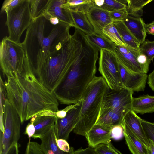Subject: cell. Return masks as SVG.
Instances as JSON below:
<instances>
[{
  "mask_svg": "<svg viewBox=\"0 0 154 154\" xmlns=\"http://www.w3.org/2000/svg\"><path fill=\"white\" fill-rule=\"evenodd\" d=\"M5 85L7 99L17 111L21 124L42 112L59 110L57 99L35 76L27 56L23 72L8 77Z\"/></svg>",
  "mask_w": 154,
  "mask_h": 154,
  "instance_id": "6da1fadb",
  "label": "cell"
},
{
  "mask_svg": "<svg viewBox=\"0 0 154 154\" xmlns=\"http://www.w3.org/2000/svg\"><path fill=\"white\" fill-rule=\"evenodd\" d=\"M99 51L86 35L80 52L53 92L59 103L69 105L81 100L87 87L96 76Z\"/></svg>",
  "mask_w": 154,
  "mask_h": 154,
  "instance_id": "7a4b0ae2",
  "label": "cell"
},
{
  "mask_svg": "<svg viewBox=\"0 0 154 154\" xmlns=\"http://www.w3.org/2000/svg\"><path fill=\"white\" fill-rule=\"evenodd\" d=\"M86 34L75 28L73 35L60 43L41 63L33 67L34 74L53 93L60 83L82 49Z\"/></svg>",
  "mask_w": 154,
  "mask_h": 154,
  "instance_id": "3957f363",
  "label": "cell"
},
{
  "mask_svg": "<svg viewBox=\"0 0 154 154\" xmlns=\"http://www.w3.org/2000/svg\"><path fill=\"white\" fill-rule=\"evenodd\" d=\"M47 19L43 16L32 21L22 43L33 67L42 63L57 45L69 38L71 26L60 22L45 35Z\"/></svg>",
  "mask_w": 154,
  "mask_h": 154,
  "instance_id": "277c9868",
  "label": "cell"
},
{
  "mask_svg": "<svg viewBox=\"0 0 154 154\" xmlns=\"http://www.w3.org/2000/svg\"><path fill=\"white\" fill-rule=\"evenodd\" d=\"M109 88L102 76H95L87 87L81 99L78 122L73 130L85 136L95 124L104 97Z\"/></svg>",
  "mask_w": 154,
  "mask_h": 154,
  "instance_id": "5b68a950",
  "label": "cell"
},
{
  "mask_svg": "<svg viewBox=\"0 0 154 154\" xmlns=\"http://www.w3.org/2000/svg\"><path fill=\"white\" fill-rule=\"evenodd\" d=\"M134 92L123 87L110 89L105 94L95 123L111 127L121 124L126 114L132 110Z\"/></svg>",
  "mask_w": 154,
  "mask_h": 154,
  "instance_id": "8992f818",
  "label": "cell"
},
{
  "mask_svg": "<svg viewBox=\"0 0 154 154\" xmlns=\"http://www.w3.org/2000/svg\"><path fill=\"white\" fill-rule=\"evenodd\" d=\"M25 52L22 43L4 37L0 45V63L3 74L7 78L20 74L24 70Z\"/></svg>",
  "mask_w": 154,
  "mask_h": 154,
  "instance_id": "52a82bcc",
  "label": "cell"
},
{
  "mask_svg": "<svg viewBox=\"0 0 154 154\" xmlns=\"http://www.w3.org/2000/svg\"><path fill=\"white\" fill-rule=\"evenodd\" d=\"M3 124L0 127V154L17 143L20 137V119L17 111L6 99L3 105Z\"/></svg>",
  "mask_w": 154,
  "mask_h": 154,
  "instance_id": "ba28073f",
  "label": "cell"
},
{
  "mask_svg": "<svg viewBox=\"0 0 154 154\" xmlns=\"http://www.w3.org/2000/svg\"><path fill=\"white\" fill-rule=\"evenodd\" d=\"M6 20L5 24L8 33V38L20 43L21 36L32 22L31 16L29 0H23L13 8L5 12Z\"/></svg>",
  "mask_w": 154,
  "mask_h": 154,
  "instance_id": "9c48e42d",
  "label": "cell"
},
{
  "mask_svg": "<svg viewBox=\"0 0 154 154\" xmlns=\"http://www.w3.org/2000/svg\"><path fill=\"white\" fill-rule=\"evenodd\" d=\"M98 70L110 89L124 87L121 80L119 62L114 52L105 50L100 51Z\"/></svg>",
  "mask_w": 154,
  "mask_h": 154,
  "instance_id": "30bf717a",
  "label": "cell"
},
{
  "mask_svg": "<svg viewBox=\"0 0 154 154\" xmlns=\"http://www.w3.org/2000/svg\"><path fill=\"white\" fill-rule=\"evenodd\" d=\"M114 53L119 62L128 69L146 74L148 72L137 61V57L140 54V51L127 45H116Z\"/></svg>",
  "mask_w": 154,
  "mask_h": 154,
  "instance_id": "8fae6325",
  "label": "cell"
},
{
  "mask_svg": "<svg viewBox=\"0 0 154 154\" xmlns=\"http://www.w3.org/2000/svg\"><path fill=\"white\" fill-rule=\"evenodd\" d=\"M81 103L82 100L80 104L69 111L64 118H57L54 124L57 139L68 140L70 133L74 130L78 122Z\"/></svg>",
  "mask_w": 154,
  "mask_h": 154,
  "instance_id": "7c38bea8",
  "label": "cell"
},
{
  "mask_svg": "<svg viewBox=\"0 0 154 154\" xmlns=\"http://www.w3.org/2000/svg\"><path fill=\"white\" fill-rule=\"evenodd\" d=\"M118 62L121 80L123 87L133 92L143 91L148 79L147 74L131 71Z\"/></svg>",
  "mask_w": 154,
  "mask_h": 154,
  "instance_id": "4fadbf2b",
  "label": "cell"
},
{
  "mask_svg": "<svg viewBox=\"0 0 154 154\" xmlns=\"http://www.w3.org/2000/svg\"><path fill=\"white\" fill-rule=\"evenodd\" d=\"M66 1V0H50L43 15L56 17L60 22L75 28L71 11L64 4Z\"/></svg>",
  "mask_w": 154,
  "mask_h": 154,
  "instance_id": "5bb4252c",
  "label": "cell"
},
{
  "mask_svg": "<svg viewBox=\"0 0 154 154\" xmlns=\"http://www.w3.org/2000/svg\"><path fill=\"white\" fill-rule=\"evenodd\" d=\"M112 127L95 124L85 134L89 146L94 148L97 145L111 141Z\"/></svg>",
  "mask_w": 154,
  "mask_h": 154,
  "instance_id": "9a60e30c",
  "label": "cell"
},
{
  "mask_svg": "<svg viewBox=\"0 0 154 154\" xmlns=\"http://www.w3.org/2000/svg\"><path fill=\"white\" fill-rule=\"evenodd\" d=\"M109 13L94 5L87 13V17L93 27L95 33L105 36L103 32L104 27L113 21Z\"/></svg>",
  "mask_w": 154,
  "mask_h": 154,
  "instance_id": "2e32d148",
  "label": "cell"
},
{
  "mask_svg": "<svg viewBox=\"0 0 154 154\" xmlns=\"http://www.w3.org/2000/svg\"><path fill=\"white\" fill-rule=\"evenodd\" d=\"M57 118L56 112L51 111H45L37 114L34 122L35 132L32 137L40 139L54 125Z\"/></svg>",
  "mask_w": 154,
  "mask_h": 154,
  "instance_id": "e0dca14e",
  "label": "cell"
},
{
  "mask_svg": "<svg viewBox=\"0 0 154 154\" xmlns=\"http://www.w3.org/2000/svg\"><path fill=\"white\" fill-rule=\"evenodd\" d=\"M142 119L134 112L131 110L124 116V122L135 135L147 148L149 147L150 141L143 127Z\"/></svg>",
  "mask_w": 154,
  "mask_h": 154,
  "instance_id": "ac0fdd59",
  "label": "cell"
},
{
  "mask_svg": "<svg viewBox=\"0 0 154 154\" xmlns=\"http://www.w3.org/2000/svg\"><path fill=\"white\" fill-rule=\"evenodd\" d=\"M54 125L40 138L41 148L45 154H75L74 148L71 147L69 152L61 150L58 147L56 139Z\"/></svg>",
  "mask_w": 154,
  "mask_h": 154,
  "instance_id": "d6986e66",
  "label": "cell"
},
{
  "mask_svg": "<svg viewBox=\"0 0 154 154\" xmlns=\"http://www.w3.org/2000/svg\"><path fill=\"white\" fill-rule=\"evenodd\" d=\"M123 22L140 45L145 40L146 32L145 24L141 18H135L128 15Z\"/></svg>",
  "mask_w": 154,
  "mask_h": 154,
  "instance_id": "ffe728a7",
  "label": "cell"
},
{
  "mask_svg": "<svg viewBox=\"0 0 154 154\" xmlns=\"http://www.w3.org/2000/svg\"><path fill=\"white\" fill-rule=\"evenodd\" d=\"M124 129V135L129 150L132 154H147V148L135 135L124 123L121 124Z\"/></svg>",
  "mask_w": 154,
  "mask_h": 154,
  "instance_id": "44dd1931",
  "label": "cell"
},
{
  "mask_svg": "<svg viewBox=\"0 0 154 154\" xmlns=\"http://www.w3.org/2000/svg\"><path fill=\"white\" fill-rule=\"evenodd\" d=\"M132 110L136 114L143 115L154 112V96L143 95L137 97H133Z\"/></svg>",
  "mask_w": 154,
  "mask_h": 154,
  "instance_id": "7402d4cb",
  "label": "cell"
},
{
  "mask_svg": "<svg viewBox=\"0 0 154 154\" xmlns=\"http://www.w3.org/2000/svg\"><path fill=\"white\" fill-rule=\"evenodd\" d=\"M113 23L124 43L139 51L140 44L133 35L123 21H114Z\"/></svg>",
  "mask_w": 154,
  "mask_h": 154,
  "instance_id": "603a6c76",
  "label": "cell"
},
{
  "mask_svg": "<svg viewBox=\"0 0 154 154\" xmlns=\"http://www.w3.org/2000/svg\"><path fill=\"white\" fill-rule=\"evenodd\" d=\"M86 36L88 41L99 51L105 49L114 52L116 45L106 36L94 32Z\"/></svg>",
  "mask_w": 154,
  "mask_h": 154,
  "instance_id": "cb8c5ba5",
  "label": "cell"
},
{
  "mask_svg": "<svg viewBox=\"0 0 154 154\" xmlns=\"http://www.w3.org/2000/svg\"><path fill=\"white\" fill-rule=\"evenodd\" d=\"M71 12L75 24V28L79 29L86 35L94 32L93 27L86 13L81 12Z\"/></svg>",
  "mask_w": 154,
  "mask_h": 154,
  "instance_id": "d4e9b609",
  "label": "cell"
},
{
  "mask_svg": "<svg viewBox=\"0 0 154 154\" xmlns=\"http://www.w3.org/2000/svg\"><path fill=\"white\" fill-rule=\"evenodd\" d=\"M126 9L128 15L135 18H141L143 14V7L152 0H127Z\"/></svg>",
  "mask_w": 154,
  "mask_h": 154,
  "instance_id": "484cf974",
  "label": "cell"
},
{
  "mask_svg": "<svg viewBox=\"0 0 154 154\" xmlns=\"http://www.w3.org/2000/svg\"><path fill=\"white\" fill-rule=\"evenodd\" d=\"M65 5L71 11L83 12L86 13L94 6L92 0H68Z\"/></svg>",
  "mask_w": 154,
  "mask_h": 154,
  "instance_id": "4316f807",
  "label": "cell"
},
{
  "mask_svg": "<svg viewBox=\"0 0 154 154\" xmlns=\"http://www.w3.org/2000/svg\"><path fill=\"white\" fill-rule=\"evenodd\" d=\"M93 2L94 6L109 12L126 8L127 6L119 0H94Z\"/></svg>",
  "mask_w": 154,
  "mask_h": 154,
  "instance_id": "83f0119b",
  "label": "cell"
},
{
  "mask_svg": "<svg viewBox=\"0 0 154 154\" xmlns=\"http://www.w3.org/2000/svg\"><path fill=\"white\" fill-rule=\"evenodd\" d=\"M32 21L42 16L47 9L50 0H29Z\"/></svg>",
  "mask_w": 154,
  "mask_h": 154,
  "instance_id": "f1b7e54d",
  "label": "cell"
},
{
  "mask_svg": "<svg viewBox=\"0 0 154 154\" xmlns=\"http://www.w3.org/2000/svg\"><path fill=\"white\" fill-rule=\"evenodd\" d=\"M103 32L106 37L117 45H126L123 42L113 22L105 26Z\"/></svg>",
  "mask_w": 154,
  "mask_h": 154,
  "instance_id": "f546056e",
  "label": "cell"
},
{
  "mask_svg": "<svg viewBox=\"0 0 154 154\" xmlns=\"http://www.w3.org/2000/svg\"><path fill=\"white\" fill-rule=\"evenodd\" d=\"M93 149L96 154H122L113 146L111 141L99 144Z\"/></svg>",
  "mask_w": 154,
  "mask_h": 154,
  "instance_id": "4dcf8cb0",
  "label": "cell"
},
{
  "mask_svg": "<svg viewBox=\"0 0 154 154\" xmlns=\"http://www.w3.org/2000/svg\"><path fill=\"white\" fill-rule=\"evenodd\" d=\"M139 51L141 54L146 56L147 59L151 61L154 58V41L145 40L140 45Z\"/></svg>",
  "mask_w": 154,
  "mask_h": 154,
  "instance_id": "1f68e13d",
  "label": "cell"
},
{
  "mask_svg": "<svg viewBox=\"0 0 154 154\" xmlns=\"http://www.w3.org/2000/svg\"><path fill=\"white\" fill-rule=\"evenodd\" d=\"M25 154H45L41 148L40 144L37 142H28Z\"/></svg>",
  "mask_w": 154,
  "mask_h": 154,
  "instance_id": "d6a6232c",
  "label": "cell"
},
{
  "mask_svg": "<svg viewBox=\"0 0 154 154\" xmlns=\"http://www.w3.org/2000/svg\"><path fill=\"white\" fill-rule=\"evenodd\" d=\"M109 14L110 17L113 21H123L128 15L126 8L110 12Z\"/></svg>",
  "mask_w": 154,
  "mask_h": 154,
  "instance_id": "836d02e7",
  "label": "cell"
},
{
  "mask_svg": "<svg viewBox=\"0 0 154 154\" xmlns=\"http://www.w3.org/2000/svg\"><path fill=\"white\" fill-rule=\"evenodd\" d=\"M141 123L144 130L149 139L154 144V123L142 119Z\"/></svg>",
  "mask_w": 154,
  "mask_h": 154,
  "instance_id": "e575fe53",
  "label": "cell"
},
{
  "mask_svg": "<svg viewBox=\"0 0 154 154\" xmlns=\"http://www.w3.org/2000/svg\"><path fill=\"white\" fill-rule=\"evenodd\" d=\"M111 138L116 140L121 139L124 135V129L121 124L112 127L111 130Z\"/></svg>",
  "mask_w": 154,
  "mask_h": 154,
  "instance_id": "d590c367",
  "label": "cell"
},
{
  "mask_svg": "<svg viewBox=\"0 0 154 154\" xmlns=\"http://www.w3.org/2000/svg\"><path fill=\"white\" fill-rule=\"evenodd\" d=\"M23 0H5L1 7V13L14 8L20 4Z\"/></svg>",
  "mask_w": 154,
  "mask_h": 154,
  "instance_id": "8d00e7d4",
  "label": "cell"
},
{
  "mask_svg": "<svg viewBox=\"0 0 154 154\" xmlns=\"http://www.w3.org/2000/svg\"><path fill=\"white\" fill-rule=\"evenodd\" d=\"M37 117V115L32 116L30 119V122L28 123L26 128L24 134L27 135L29 138L32 137L35 133V128L34 122Z\"/></svg>",
  "mask_w": 154,
  "mask_h": 154,
  "instance_id": "74e56055",
  "label": "cell"
},
{
  "mask_svg": "<svg viewBox=\"0 0 154 154\" xmlns=\"http://www.w3.org/2000/svg\"><path fill=\"white\" fill-rule=\"evenodd\" d=\"M81 100L77 103L70 104L66 107L64 109L61 110H58L56 112V115L57 118L62 119L64 118L67 115V112L71 109L80 104Z\"/></svg>",
  "mask_w": 154,
  "mask_h": 154,
  "instance_id": "f35d334b",
  "label": "cell"
},
{
  "mask_svg": "<svg viewBox=\"0 0 154 154\" xmlns=\"http://www.w3.org/2000/svg\"><path fill=\"white\" fill-rule=\"evenodd\" d=\"M56 140L58 147L61 150L66 152H69L71 147L67 140L63 139L56 138Z\"/></svg>",
  "mask_w": 154,
  "mask_h": 154,
  "instance_id": "ab89813d",
  "label": "cell"
},
{
  "mask_svg": "<svg viewBox=\"0 0 154 154\" xmlns=\"http://www.w3.org/2000/svg\"><path fill=\"white\" fill-rule=\"evenodd\" d=\"M148 84L154 92V70L148 76Z\"/></svg>",
  "mask_w": 154,
  "mask_h": 154,
  "instance_id": "60d3db41",
  "label": "cell"
},
{
  "mask_svg": "<svg viewBox=\"0 0 154 154\" xmlns=\"http://www.w3.org/2000/svg\"><path fill=\"white\" fill-rule=\"evenodd\" d=\"M6 154H19L18 146L17 143L10 147Z\"/></svg>",
  "mask_w": 154,
  "mask_h": 154,
  "instance_id": "b9f144b4",
  "label": "cell"
},
{
  "mask_svg": "<svg viewBox=\"0 0 154 154\" xmlns=\"http://www.w3.org/2000/svg\"><path fill=\"white\" fill-rule=\"evenodd\" d=\"M145 27L146 33L154 35V21L149 23L145 24Z\"/></svg>",
  "mask_w": 154,
  "mask_h": 154,
  "instance_id": "7bdbcfd3",
  "label": "cell"
},
{
  "mask_svg": "<svg viewBox=\"0 0 154 154\" xmlns=\"http://www.w3.org/2000/svg\"><path fill=\"white\" fill-rule=\"evenodd\" d=\"M150 145L149 147L147 148V154H154V144L152 141L149 139Z\"/></svg>",
  "mask_w": 154,
  "mask_h": 154,
  "instance_id": "ee69618b",
  "label": "cell"
}]
</instances>
